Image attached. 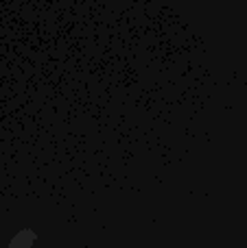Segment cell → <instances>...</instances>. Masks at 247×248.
<instances>
[{
    "mask_svg": "<svg viewBox=\"0 0 247 248\" xmlns=\"http://www.w3.org/2000/svg\"><path fill=\"white\" fill-rule=\"evenodd\" d=\"M35 244H37V233L26 227V229H20L18 233H13L7 248H35Z\"/></svg>",
    "mask_w": 247,
    "mask_h": 248,
    "instance_id": "1",
    "label": "cell"
}]
</instances>
